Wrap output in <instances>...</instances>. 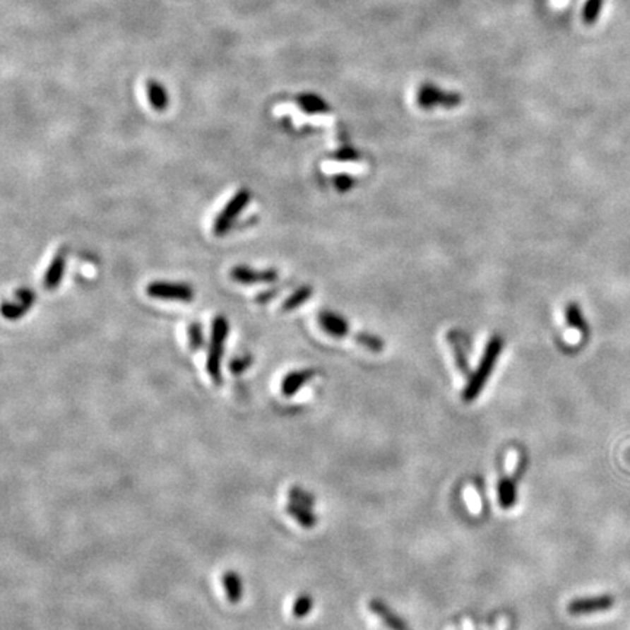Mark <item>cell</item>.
<instances>
[{"label": "cell", "instance_id": "obj_23", "mask_svg": "<svg viewBox=\"0 0 630 630\" xmlns=\"http://www.w3.org/2000/svg\"><path fill=\"white\" fill-rule=\"evenodd\" d=\"M334 158H335V160H339V161L349 162V161H356L357 158H359V153L353 148L345 146V148L339 149L334 153Z\"/></svg>", "mask_w": 630, "mask_h": 630}, {"label": "cell", "instance_id": "obj_7", "mask_svg": "<svg viewBox=\"0 0 630 630\" xmlns=\"http://www.w3.org/2000/svg\"><path fill=\"white\" fill-rule=\"evenodd\" d=\"M16 299L13 302L5 301L2 305V314L6 320H19L32 308L37 297L28 287H19L15 294Z\"/></svg>", "mask_w": 630, "mask_h": 630}, {"label": "cell", "instance_id": "obj_8", "mask_svg": "<svg viewBox=\"0 0 630 630\" xmlns=\"http://www.w3.org/2000/svg\"><path fill=\"white\" fill-rule=\"evenodd\" d=\"M614 605V598L612 595H600L590 598H578L568 604V612L573 616L593 614L610 610Z\"/></svg>", "mask_w": 630, "mask_h": 630}, {"label": "cell", "instance_id": "obj_16", "mask_svg": "<svg viewBox=\"0 0 630 630\" xmlns=\"http://www.w3.org/2000/svg\"><path fill=\"white\" fill-rule=\"evenodd\" d=\"M499 504L504 509H509L516 502V483L512 477H504L498 486Z\"/></svg>", "mask_w": 630, "mask_h": 630}, {"label": "cell", "instance_id": "obj_18", "mask_svg": "<svg viewBox=\"0 0 630 630\" xmlns=\"http://www.w3.org/2000/svg\"><path fill=\"white\" fill-rule=\"evenodd\" d=\"M566 321L572 328H576L583 334L588 333V324L585 321L581 308L576 302H569V305L566 307Z\"/></svg>", "mask_w": 630, "mask_h": 630}, {"label": "cell", "instance_id": "obj_17", "mask_svg": "<svg viewBox=\"0 0 630 630\" xmlns=\"http://www.w3.org/2000/svg\"><path fill=\"white\" fill-rule=\"evenodd\" d=\"M312 287L309 286V285H304V286H299L294 294H290L286 299H285V302L282 304V311L283 312H289V311H294V309H297V308H299L301 305H304L311 297H312Z\"/></svg>", "mask_w": 630, "mask_h": 630}, {"label": "cell", "instance_id": "obj_24", "mask_svg": "<svg viewBox=\"0 0 630 630\" xmlns=\"http://www.w3.org/2000/svg\"><path fill=\"white\" fill-rule=\"evenodd\" d=\"M249 362H250V359H249V357H239V359H235V361H232V364H231V369L235 371V372H239V371H242L244 368L249 367Z\"/></svg>", "mask_w": 630, "mask_h": 630}, {"label": "cell", "instance_id": "obj_10", "mask_svg": "<svg viewBox=\"0 0 630 630\" xmlns=\"http://www.w3.org/2000/svg\"><path fill=\"white\" fill-rule=\"evenodd\" d=\"M319 323L327 334L337 337V339H342V337H346L350 334L347 321L342 317V315L335 314V312L321 311L319 315Z\"/></svg>", "mask_w": 630, "mask_h": 630}, {"label": "cell", "instance_id": "obj_14", "mask_svg": "<svg viewBox=\"0 0 630 630\" xmlns=\"http://www.w3.org/2000/svg\"><path fill=\"white\" fill-rule=\"evenodd\" d=\"M369 607H371V610L382 620L384 622L391 630H408L406 629V624H404L401 620H400V617L398 616H396L388 607L386 605V604H382L381 601H371V604H369Z\"/></svg>", "mask_w": 630, "mask_h": 630}, {"label": "cell", "instance_id": "obj_9", "mask_svg": "<svg viewBox=\"0 0 630 630\" xmlns=\"http://www.w3.org/2000/svg\"><path fill=\"white\" fill-rule=\"evenodd\" d=\"M448 343L453 349L454 357H456V364L457 368L460 369V372L463 375H468L470 374V367H468V355H467V347H468V340L463 331L460 330H451L448 333Z\"/></svg>", "mask_w": 630, "mask_h": 630}, {"label": "cell", "instance_id": "obj_5", "mask_svg": "<svg viewBox=\"0 0 630 630\" xmlns=\"http://www.w3.org/2000/svg\"><path fill=\"white\" fill-rule=\"evenodd\" d=\"M146 294L155 299L165 301H182L190 302L194 299V290L190 285L186 283H172V282H152L146 286Z\"/></svg>", "mask_w": 630, "mask_h": 630}, {"label": "cell", "instance_id": "obj_12", "mask_svg": "<svg viewBox=\"0 0 630 630\" xmlns=\"http://www.w3.org/2000/svg\"><path fill=\"white\" fill-rule=\"evenodd\" d=\"M146 95L150 107L155 111H165L170 105V95L167 88L158 79H148L146 82Z\"/></svg>", "mask_w": 630, "mask_h": 630}, {"label": "cell", "instance_id": "obj_11", "mask_svg": "<svg viewBox=\"0 0 630 630\" xmlns=\"http://www.w3.org/2000/svg\"><path fill=\"white\" fill-rule=\"evenodd\" d=\"M66 272V254L63 251H57L49 264L46 273H44L42 285L47 290H54L60 286L63 276Z\"/></svg>", "mask_w": 630, "mask_h": 630}, {"label": "cell", "instance_id": "obj_15", "mask_svg": "<svg viewBox=\"0 0 630 630\" xmlns=\"http://www.w3.org/2000/svg\"><path fill=\"white\" fill-rule=\"evenodd\" d=\"M314 376V371L311 369H305V371H297V372H290L285 379H283V393L286 396L295 394L304 384Z\"/></svg>", "mask_w": 630, "mask_h": 630}, {"label": "cell", "instance_id": "obj_20", "mask_svg": "<svg viewBox=\"0 0 630 630\" xmlns=\"http://www.w3.org/2000/svg\"><path fill=\"white\" fill-rule=\"evenodd\" d=\"M602 2L604 0H587V4H585L583 11H582V19L585 20V24L591 25L598 19L601 8H602Z\"/></svg>", "mask_w": 630, "mask_h": 630}, {"label": "cell", "instance_id": "obj_22", "mask_svg": "<svg viewBox=\"0 0 630 630\" xmlns=\"http://www.w3.org/2000/svg\"><path fill=\"white\" fill-rule=\"evenodd\" d=\"M355 184V179L347 174H340L334 178V186L340 193L349 191Z\"/></svg>", "mask_w": 630, "mask_h": 630}, {"label": "cell", "instance_id": "obj_19", "mask_svg": "<svg viewBox=\"0 0 630 630\" xmlns=\"http://www.w3.org/2000/svg\"><path fill=\"white\" fill-rule=\"evenodd\" d=\"M355 339L359 345L365 346L371 352L379 353V352H382V349H384V342H382L378 335H374L369 333H357L355 335Z\"/></svg>", "mask_w": 630, "mask_h": 630}, {"label": "cell", "instance_id": "obj_3", "mask_svg": "<svg viewBox=\"0 0 630 630\" xmlns=\"http://www.w3.org/2000/svg\"><path fill=\"white\" fill-rule=\"evenodd\" d=\"M228 333H230L228 319L223 317V315H218L212 323V335L208 355V371L209 375L215 379H218L220 375V362L223 356L225 342L228 339Z\"/></svg>", "mask_w": 630, "mask_h": 630}, {"label": "cell", "instance_id": "obj_4", "mask_svg": "<svg viewBox=\"0 0 630 630\" xmlns=\"http://www.w3.org/2000/svg\"><path fill=\"white\" fill-rule=\"evenodd\" d=\"M461 101L463 98L460 94L442 91L441 88L431 83H424L423 86H420L417 93V104L424 109H431L435 107L456 108L461 104Z\"/></svg>", "mask_w": 630, "mask_h": 630}, {"label": "cell", "instance_id": "obj_2", "mask_svg": "<svg viewBox=\"0 0 630 630\" xmlns=\"http://www.w3.org/2000/svg\"><path fill=\"white\" fill-rule=\"evenodd\" d=\"M250 198H251V193L246 189L238 190L230 198L228 203L223 206V209L215 218L213 234L216 237H225L230 232V230L232 228V225L235 223V220L238 219L241 212L245 209L246 205L250 203Z\"/></svg>", "mask_w": 630, "mask_h": 630}, {"label": "cell", "instance_id": "obj_13", "mask_svg": "<svg viewBox=\"0 0 630 630\" xmlns=\"http://www.w3.org/2000/svg\"><path fill=\"white\" fill-rule=\"evenodd\" d=\"M297 102L302 111L307 114H324V112L330 111L328 104L317 94H299L297 97Z\"/></svg>", "mask_w": 630, "mask_h": 630}, {"label": "cell", "instance_id": "obj_6", "mask_svg": "<svg viewBox=\"0 0 630 630\" xmlns=\"http://www.w3.org/2000/svg\"><path fill=\"white\" fill-rule=\"evenodd\" d=\"M230 276L237 283L258 285V283L276 282L279 278V273L275 268L254 270L253 267H249V266H235L231 268Z\"/></svg>", "mask_w": 630, "mask_h": 630}, {"label": "cell", "instance_id": "obj_1", "mask_svg": "<svg viewBox=\"0 0 630 630\" xmlns=\"http://www.w3.org/2000/svg\"><path fill=\"white\" fill-rule=\"evenodd\" d=\"M504 350V339L501 335H492L490 340L486 345L485 353L482 356V361L479 368L476 369V372L471 375L468 384L465 387V390L463 391V400L465 403H471L475 401L479 394L482 393V390L485 388L486 382L489 379V376L492 375V371L497 365L498 357L501 356Z\"/></svg>", "mask_w": 630, "mask_h": 630}, {"label": "cell", "instance_id": "obj_21", "mask_svg": "<svg viewBox=\"0 0 630 630\" xmlns=\"http://www.w3.org/2000/svg\"><path fill=\"white\" fill-rule=\"evenodd\" d=\"M189 333V345L193 350H198L201 349L205 343V335H203V328H201V324L198 323H191L187 328Z\"/></svg>", "mask_w": 630, "mask_h": 630}]
</instances>
